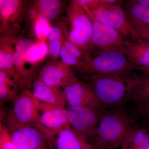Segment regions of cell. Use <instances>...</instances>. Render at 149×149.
<instances>
[{
	"label": "cell",
	"instance_id": "obj_1",
	"mask_svg": "<svg viewBox=\"0 0 149 149\" xmlns=\"http://www.w3.org/2000/svg\"><path fill=\"white\" fill-rule=\"evenodd\" d=\"M125 106L102 110L90 144L95 149H119L133 128L139 125Z\"/></svg>",
	"mask_w": 149,
	"mask_h": 149
},
{
	"label": "cell",
	"instance_id": "obj_2",
	"mask_svg": "<svg viewBox=\"0 0 149 149\" xmlns=\"http://www.w3.org/2000/svg\"><path fill=\"white\" fill-rule=\"evenodd\" d=\"M135 74L85 75L84 78L104 109L125 106L129 102Z\"/></svg>",
	"mask_w": 149,
	"mask_h": 149
},
{
	"label": "cell",
	"instance_id": "obj_3",
	"mask_svg": "<svg viewBox=\"0 0 149 149\" xmlns=\"http://www.w3.org/2000/svg\"><path fill=\"white\" fill-rule=\"evenodd\" d=\"M65 12V18L59 23L65 36L82 51L88 61L92 57L93 26L91 18L77 0L70 3Z\"/></svg>",
	"mask_w": 149,
	"mask_h": 149
},
{
	"label": "cell",
	"instance_id": "obj_4",
	"mask_svg": "<svg viewBox=\"0 0 149 149\" xmlns=\"http://www.w3.org/2000/svg\"><path fill=\"white\" fill-rule=\"evenodd\" d=\"M136 69L123 53L114 50L91 57L77 71L86 75H103L125 74Z\"/></svg>",
	"mask_w": 149,
	"mask_h": 149
},
{
	"label": "cell",
	"instance_id": "obj_5",
	"mask_svg": "<svg viewBox=\"0 0 149 149\" xmlns=\"http://www.w3.org/2000/svg\"><path fill=\"white\" fill-rule=\"evenodd\" d=\"M121 1L100 0V5L92 11L97 20L120 32L127 39L141 41L128 18L125 10L118 3Z\"/></svg>",
	"mask_w": 149,
	"mask_h": 149
},
{
	"label": "cell",
	"instance_id": "obj_6",
	"mask_svg": "<svg viewBox=\"0 0 149 149\" xmlns=\"http://www.w3.org/2000/svg\"><path fill=\"white\" fill-rule=\"evenodd\" d=\"M12 101V108L7 117L9 131L23 125L39 123L40 102L30 90L22 91Z\"/></svg>",
	"mask_w": 149,
	"mask_h": 149
},
{
	"label": "cell",
	"instance_id": "obj_7",
	"mask_svg": "<svg viewBox=\"0 0 149 149\" xmlns=\"http://www.w3.org/2000/svg\"><path fill=\"white\" fill-rule=\"evenodd\" d=\"M83 7L93 22L92 53L95 50L97 51L99 54L111 51L121 52L125 41L128 39L116 29L97 20L91 11Z\"/></svg>",
	"mask_w": 149,
	"mask_h": 149
},
{
	"label": "cell",
	"instance_id": "obj_8",
	"mask_svg": "<svg viewBox=\"0 0 149 149\" xmlns=\"http://www.w3.org/2000/svg\"><path fill=\"white\" fill-rule=\"evenodd\" d=\"M29 3L21 0H0L1 35L17 37Z\"/></svg>",
	"mask_w": 149,
	"mask_h": 149
},
{
	"label": "cell",
	"instance_id": "obj_9",
	"mask_svg": "<svg viewBox=\"0 0 149 149\" xmlns=\"http://www.w3.org/2000/svg\"><path fill=\"white\" fill-rule=\"evenodd\" d=\"M100 111L89 107H70L67 109L70 128L89 144L98 125Z\"/></svg>",
	"mask_w": 149,
	"mask_h": 149
},
{
	"label": "cell",
	"instance_id": "obj_10",
	"mask_svg": "<svg viewBox=\"0 0 149 149\" xmlns=\"http://www.w3.org/2000/svg\"><path fill=\"white\" fill-rule=\"evenodd\" d=\"M35 78L49 86L62 89L79 80L70 67L52 60L43 65Z\"/></svg>",
	"mask_w": 149,
	"mask_h": 149
},
{
	"label": "cell",
	"instance_id": "obj_11",
	"mask_svg": "<svg viewBox=\"0 0 149 149\" xmlns=\"http://www.w3.org/2000/svg\"><path fill=\"white\" fill-rule=\"evenodd\" d=\"M66 103L70 107H89L97 110L104 109L90 86L78 80L63 89Z\"/></svg>",
	"mask_w": 149,
	"mask_h": 149
},
{
	"label": "cell",
	"instance_id": "obj_12",
	"mask_svg": "<svg viewBox=\"0 0 149 149\" xmlns=\"http://www.w3.org/2000/svg\"><path fill=\"white\" fill-rule=\"evenodd\" d=\"M39 123L41 130L55 131L70 127L68 118L67 110L40 103Z\"/></svg>",
	"mask_w": 149,
	"mask_h": 149
},
{
	"label": "cell",
	"instance_id": "obj_13",
	"mask_svg": "<svg viewBox=\"0 0 149 149\" xmlns=\"http://www.w3.org/2000/svg\"><path fill=\"white\" fill-rule=\"evenodd\" d=\"M11 140L18 149H37L45 135L36 125L20 126L10 132Z\"/></svg>",
	"mask_w": 149,
	"mask_h": 149
},
{
	"label": "cell",
	"instance_id": "obj_14",
	"mask_svg": "<svg viewBox=\"0 0 149 149\" xmlns=\"http://www.w3.org/2000/svg\"><path fill=\"white\" fill-rule=\"evenodd\" d=\"M41 131L46 137L53 141L56 149H95L70 127L55 131Z\"/></svg>",
	"mask_w": 149,
	"mask_h": 149
},
{
	"label": "cell",
	"instance_id": "obj_15",
	"mask_svg": "<svg viewBox=\"0 0 149 149\" xmlns=\"http://www.w3.org/2000/svg\"><path fill=\"white\" fill-rule=\"evenodd\" d=\"M33 95L41 103L58 107L64 108L66 103L64 91L61 88L46 85L35 78L31 88Z\"/></svg>",
	"mask_w": 149,
	"mask_h": 149
},
{
	"label": "cell",
	"instance_id": "obj_16",
	"mask_svg": "<svg viewBox=\"0 0 149 149\" xmlns=\"http://www.w3.org/2000/svg\"><path fill=\"white\" fill-rule=\"evenodd\" d=\"M121 52L137 69L142 71L149 69V43L127 39Z\"/></svg>",
	"mask_w": 149,
	"mask_h": 149
},
{
	"label": "cell",
	"instance_id": "obj_17",
	"mask_svg": "<svg viewBox=\"0 0 149 149\" xmlns=\"http://www.w3.org/2000/svg\"><path fill=\"white\" fill-rule=\"evenodd\" d=\"M15 70L22 91L30 90L37 74L36 69L25 62L23 55L14 51L13 54Z\"/></svg>",
	"mask_w": 149,
	"mask_h": 149
},
{
	"label": "cell",
	"instance_id": "obj_18",
	"mask_svg": "<svg viewBox=\"0 0 149 149\" xmlns=\"http://www.w3.org/2000/svg\"><path fill=\"white\" fill-rule=\"evenodd\" d=\"M16 38L1 35L0 70H3L17 78L15 70L13 58L14 44Z\"/></svg>",
	"mask_w": 149,
	"mask_h": 149
},
{
	"label": "cell",
	"instance_id": "obj_19",
	"mask_svg": "<svg viewBox=\"0 0 149 149\" xmlns=\"http://www.w3.org/2000/svg\"><path fill=\"white\" fill-rule=\"evenodd\" d=\"M32 2L37 10V19L50 23L60 15L64 6L63 2L59 0H37Z\"/></svg>",
	"mask_w": 149,
	"mask_h": 149
},
{
	"label": "cell",
	"instance_id": "obj_20",
	"mask_svg": "<svg viewBox=\"0 0 149 149\" xmlns=\"http://www.w3.org/2000/svg\"><path fill=\"white\" fill-rule=\"evenodd\" d=\"M120 149H149V128L139 125L129 133Z\"/></svg>",
	"mask_w": 149,
	"mask_h": 149
},
{
	"label": "cell",
	"instance_id": "obj_21",
	"mask_svg": "<svg viewBox=\"0 0 149 149\" xmlns=\"http://www.w3.org/2000/svg\"><path fill=\"white\" fill-rule=\"evenodd\" d=\"M144 72L135 75L130 91L129 101L135 104L149 102V73Z\"/></svg>",
	"mask_w": 149,
	"mask_h": 149
},
{
	"label": "cell",
	"instance_id": "obj_22",
	"mask_svg": "<svg viewBox=\"0 0 149 149\" xmlns=\"http://www.w3.org/2000/svg\"><path fill=\"white\" fill-rule=\"evenodd\" d=\"M20 90L16 77L0 70V100L1 102L12 101Z\"/></svg>",
	"mask_w": 149,
	"mask_h": 149
},
{
	"label": "cell",
	"instance_id": "obj_23",
	"mask_svg": "<svg viewBox=\"0 0 149 149\" xmlns=\"http://www.w3.org/2000/svg\"><path fill=\"white\" fill-rule=\"evenodd\" d=\"M49 55V45L46 42L37 41L28 49L23 55L25 62L34 68L39 65Z\"/></svg>",
	"mask_w": 149,
	"mask_h": 149
},
{
	"label": "cell",
	"instance_id": "obj_24",
	"mask_svg": "<svg viewBox=\"0 0 149 149\" xmlns=\"http://www.w3.org/2000/svg\"><path fill=\"white\" fill-rule=\"evenodd\" d=\"M129 20L149 24V7L138 1H131L127 5L125 12Z\"/></svg>",
	"mask_w": 149,
	"mask_h": 149
},
{
	"label": "cell",
	"instance_id": "obj_25",
	"mask_svg": "<svg viewBox=\"0 0 149 149\" xmlns=\"http://www.w3.org/2000/svg\"><path fill=\"white\" fill-rule=\"evenodd\" d=\"M51 27V23L47 21L42 19L36 20L32 26V29L37 41L46 42Z\"/></svg>",
	"mask_w": 149,
	"mask_h": 149
},
{
	"label": "cell",
	"instance_id": "obj_26",
	"mask_svg": "<svg viewBox=\"0 0 149 149\" xmlns=\"http://www.w3.org/2000/svg\"><path fill=\"white\" fill-rule=\"evenodd\" d=\"M131 111L139 123L149 127V102L136 104Z\"/></svg>",
	"mask_w": 149,
	"mask_h": 149
},
{
	"label": "cell",
	"instance_id": "obj_27",
	"mask_svg": "<svg viewBox=\"0 0 149 149\" xmlns=\"http://www.w3.org/2000/svg\"><path fill=\"white\" fill-rule=\"evenodd\" d=\"M60 57L61 61L63 63L70 67L72 69L73 68H74L76 70L81 67L85 62L79 60L69 54L63 45L61 50Z\"/></svg>",
	"mask_w": 149,
	"mask_h": 149
},
{
	"label": "cell",
	"instance_id": "obj_28",
	"mask_svg": "<svg viewBox=\"0 0 149 149\" xmlns=\"http://www.w3.org/2000/svg\"><path fill=\"white\" fill-rule=\"evenodd\" d=\"M37 41L28 37H16L14 44V51L18 53L24 55L28 49Z\"/></svg>",
	"mask_w": 149,
	"mask_h": 149
},
{
	"label": "cell",
	"instance_id": "obj_29",
	"mask_svg": "<svg viewBox=\"0 0 149 149\" xmlns=\"http://www.w3.org/2000/svg\"><path fill=\"white\" fill-rule=\"evenodd\" d=\"M63 45L67 51L72 56L83 62L87 61V58L82 51L65 36L63 37Z\"/></svg>",
	"mask_w": 149,
	"mask_h": 149
},
{
	"label": "cell",
	"instance_id": "obj_30",
	"mask_svg": "<svg viewBox=\"0 0 149 149\" xmlns=\"http://www.w3.org/2000/svg\"><path fill=\"white\" fill-rule=\"evenodd\" d=\"M141 40L149 43V24L129 20Z\"/></svg>",
	"mask_w": 149,
	"mask_h": 149
},
{
	"label": "cell",
	"instance_id": "obj_31",
	"mask_svg": "<svg viewBox=\"0 0 149 149\" xmlns=\"http://www.w3.org/2000/svg\"><path fill=\"white\" fill-rule=\"evenodd\" d=\"M64 36V32L59 23L57 24L53 25L51 27L48 36V44H49L58 40H63Z\"/></svg>",
	"mask_w": 149,
	"mask_h": 149
},
{
	"label": "cell",
	"instance_id": "obj_32",
	"mask_svg": "<svg viewBox=\"0 0 149 149\" xmlns=\"http://www.w3.org/2000/svg\"><path fill=\"white\" fill-rule=\"evenodd\" d=\"M1 146L2 149H18L13 143L8 130L1 125Z\"/></svg>",
	"mask_w": 149,
	"mask_h": 149
},
{
	"label": "cell",
	"instance_id": "obj_33",
	"mask_svg": "<svg viewBox=\"0 0 149 149\" xmlns=\"http://www.w3.org/2000/svg\"><path fill=\"white\" fill-rule=\"evenodd\" d=\"M63 40L55 41L49 45V56L50 60H58L60 57V52L63 45Z\"/></svg>",
	"mask_w": 149,
	"mask_h": 149
},
{
	"label": "cell",
	"instance_id": "obj_34",
	"mask_svg": "<svg viewBox=\"0 0 149 149\" xmlns=\"http://www.w3.org/2000/svg\"><path fill=\"white\" fill-rule=\"evenodd\" d=\"M83 6L87 8L91 11L95 10L100 5V0H77Z\"/></svg>",
	"mask_w": 149,
	"mask_h": 149
},
{
	"label": "cell",
	"instance_id": "obj_35",
	"mask_svg": "<svg viewBox=\"0 0 149 149\" xmlns=\"http://www.w3.org/2000/svg\"><path fill=\"white\" fill-rule=\"evenodd\" d=\"M138 1L141 3L149 7V0H139Z\"/></svg>",
	"mask_w": 149,
	"mask_h": 149
},
{
	"label": "cell",
	"instance_id": "obj_36",
	"mask_svg": "<svg viewBox=\"0 0 149 149\" xmlns=\"http://www.w3.org/2000/svg\"><path fill=\"white\" fill-rule=\"evenodd\" d=\"M143 72H146V73H149V69L146 70H144V71H143Z\"/></svg>",
	"mask_w": 149,
	"mask_h": 149
},
{
	"label": "cell",
	"instance_id": "obj_37",
	"mask_svg": "<svg viewBox=\"0 0 149 149\" xmlns=\"http://www.w3.org/2000/svg\"></svg>",
	"mask_w": 149,
	"mask_h": 149
}]
</instances>
